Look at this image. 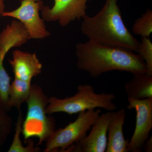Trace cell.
Segmentation results:
<instances>
[{
	"label": "cell",
	"mask_w": 152,
	"mask_h": 152,
	"mask_svg": "<svg viewBox=\"0 0 152 152\" xmlns=\"http://www.w3.org/2000/svg\"><path fill=\"white\" fill-rule=\"evenodd\" d=\"M15 78L31 82L32 79L41 74L42 65L35 53L14 50L12 59L9 60Z\"/></svg>",
	"instance_id": "cell-10"
},
{
	"label": "cell",
	"mask_w": 152,
	"mask_h": 152,
	"mask_svg": "<svg viewBox=\"0 0 152 152\" xmlns=\"http://www.w3.org/2000/svg\"><path fill=\"white\" fill-rule=\"evenodd\" d=\"M27 112L22 125V134L25 142L32 137L39 139L38 145L47 141L56 130V121L53 117L48 116L46 108L49 98L44 93L42 87L31 84V92L26 102Z\"/></svg>",
	"instance_id": "cell-4"
},
{
	"label": "cell",
	"mask_w": 152,
	"mask_h": 152,
	"mask_svg": "<svg viewBox=\"0 0 152 152\" xmlns=\"http://www.w3.org/2000/svg\"><path fill=\"white\" fill-rule=\"evenodd\" d=\"M5 9V7L4 3V0H0V18L3 17V14L4 12Z\"/></svg>",
	"instance_id": "cell-20"
},
{
	"label": "cell",
	"mask_w": 152,
	"mask_h": 152,
	"mask_svg": "<svg viewBox=\"0 0 152 152\" xmlns=\"http://www.w3.org/2000/svg\"><path fill=\"white\" fill-rule=\"evenodd\" d=\"M75 54L78 69L86 71L93 77L113 71L133 75L147 72L146 66L142 57L127 49L88 40L76 45Z\"/></svg>",
	"instance_id": "cell-1"
},
{
	"label": "cell",
	"mask_w": 152,
	"mask_h": 152,
	"mask_svg": "<svg viewBox=\"0 0 152 152\" xmlns=\"http://www.w3.org/2000/svg\"><path fill=\"white\" fill-rule=\"evenodd\" d=\"M127 101V108L136 112L135 128L129 142L128 152H141L152 129V97L142 100L129 98Z\"/></svg>",
	"instance_id": "cell-7"
},
{
	"label": "cell",
	"mask_w": 152,
	"mask_h": 152,
	"mask_svg": "<svg viewBox=\"0 0 152 152\" xmlns=\"http://www.w3.org/2000/svg\"><path fill=\"white\" fill-rule=\"evenodd\" d=\"M126 116L124 108L111 112L108 125L106 152H128L129 140L125 139L123 130Z\"/></svg>",
	"instance_id": "cell-11"
},
{
	"label": "cell",
	"mask_w": 152,
	"mask_h": 152,
	"mask_svg": "<svg viewBox=\"0 0 152 152\" xmlns=\"http://www.w3.org/2000/svg\"><path fill=\"white\" fill-rule=\"evenodd\" d=\"M111 112L100 114L89 134L70 147L66 152H104L107 144V127Z\"/></svg>",
	"instance_id": "cell-9"
},
{
	"label": "cell",
	"mask_w": 152,
	"mask_h": 152,
	"mask_svg": "<svg viewBox=\"0 0 152 152\" xmlns=\"http://www.w3.org/2000/svg\"><path fill=\"white\" fill-rule=\"evenodd\" d=\"M23 121V117L21 110H19L18 115L16 123L15 132L13 140L9 148L8 152H39L41 149L37 146L35 147L34 142L31 139L26 141L28 143L26 146H24L20 138L22 132V125Z\"/></svg>",
	"instance_id": "cell-14"
},
{
	"label": "cell",
	"mask_w": 152,
	"mask_h": 152,
	"mask_svg": "<svg viewBox=\"0 0 152 152\" xmlns=\"http://www.w3.org/2000/svg\"><path fill=\"white\" fill-rule=\"evenodd\" d=\"M101 112L99 109H92L79 113L73 122L53 132L47 140L44 152H66L87 135Z\"/></svg>",
	"instance_id": "cell-5"
},
{
	"label": "cell",
	"mask_w": 152,
	"mask_h": 152,
	"mask_svg": "<svg viewBox=\"0 0 152 152\" xmlns=\"http://www.w3.org/2000/svg\"><path fill=\"white\" fill-rule=\"evenodd\" d=\"M35 1H40V0H34Z\"/></svg>",
	"instance_id": "cell-21"
},
{
	"label": "cell",
	"mask_w": 152,
	"mask_h": 152,
	"mask_svg": "<svg viewBox=\"0 0 152 152\" xmlns=\"http://www.w3.org/2000/svg\"><path fill=\"white\" fill-rule=\"evenodd\" d=\"M4 61L0 58V107L9 112L12 109L9 103L11 78L4 67Z\"/></svg>",
	"instance_id": "cell-15"
},
{
	"label": "cell",
	"mask_w": 152,
	"mask_h": 152,
	"mask_svg": "<svg viewBox=\"0 0 152 152\" xmlns=\"http://www.w3.org/2000/svg\"><path fill=\"white\" fill-rule=\"evenodd\" d=\"M142 149L146 152H152V137L151 136L147 139L143 145Z\"/></svg>",
	"instance_id": "cell-19"
},
{
	"label": "cell",
	"mask_w": 152,
	"mask_h": 152,
	"mask_svg": "<svg viewBox=\"0 0 152 152\" xmlns=\"http://www.w3.org/2000/svg\"><path fill=\"white\" fill-rule=\"evenodd\" d=\"M31 82L22 80L15 78L9 89V105L21 110L22 104L26 102L31 92Z\"/></svg>",
	"instance_id": "cell-13"
},
{
	"label": "cell",
	"mask_w": 152,
	"mask_h": 152,
	"mask_svg": "<svg viewBox=\"0 0 152 152\" xmlns=\"http://www.w3.org/2000/svg\"><path fill=\"white\" fill-rule=\"evenodd\" d=\"M133 78L125 85L128 98L142 100L152 97V76L146 73L133 75Z\"/></svg>",
	"instance_id": "cell-12"
},
{
	"label": "cell",
	"mask_w": 152,
	"mask_h": 152,
	"mask_svg": "<svg viewBox=\"0 0 152 152\" xmlns=\"http://www.w3.org/2000/svg\"><path fill=\"white\" fill-rule=\"evenodd\" d=\"M115 99V96L113 93L97 94L92 86L80 85L77 87V92L72 96L63 99L54 96L49 98L46 113L49 115L58 113L72 115L96 108L113 111L118 108L113 102Z\"/></svg>",
	"instance_id": "cell-3"
},
{
	"label": "cell",
	"mask_w": 152,
	"mask_h": 152,
	"mask_svg": "<svg viewBox=\"0 0 152 152\" xmlns=\"http://www.w3.org/2000/svg\"><path fill=\"white\" fill-rule=\"evenodd\" d=\"M43 6L41 1L22 0L19 7L14 10L4 11L3 17L14 18L20 22L28 33L30 39H42L50 35L39 15Z\"/></svg>",
	"instance_id": "cell-6"
},
{
	"label": "cell",
	"mask_w": 152,
	"mask_h": 152,
	"mask_svg": "<svg viewBox=\"0 0 152 152\" xmlns=\"http://www.w3.org/2000/svg\"><path fill=\"white\" fill-rule=\"evenodd\" d=\"M88 0H54L52 7L43 6L42 18L45 21L58 22L64 27L76 20H80L86 15Z\"/></svg>",
	"instance_id": "cell-8"
},
{
	"label": "cell",
	"mask_w": 152,
	"mask_h": 152,
	"mask_svg": "<svg viewBox=\"0 0 152 152\" xmlns=\"http://www.w3.org/2000/svg\"><path fill=\"white\" fill-rule=\"evenodd\" d=\"M117 1L106 0L97 14L92 17L86 15L83 18L81 31L89 40L138 53L140 42L125 26Z\"/></svg>",
	"instance_id": "cell-2"
},
{
	"label": "cell",
	"mask_w": 152,
	"mask_h": 152,
	"mask_svg": "<svg viewBox=\"0 0 152 152\" xmlns=\"http://www.w3.org/2000/svg\"><path fill=\"white\" fill-rule=\"evenodd\" d=\"M133 33L141 37L149 38L152 32V11L148 9L136 20L132 28Z\"/></svg>",
	"instance_id": "cell-16"
},
{
	"label": "cell",
	"mask_w": 152,
	"mask_h": 152,
	"mask_svg": "<svg viewBox=\"0 0 152 152\" xmlns=\"http://www.w3.org/2000/svg\"><path fill=\"white\" fill-rule=\"evenodd\" d=\"M138 53L146 64L147 75L152 76V43L148 37H142Z\"/></svg>",
	"instance_id": "cell-18"
},
{
	"label": "cell",
	"mask_w": 152,
	"mask_h": 152,
	"mask_svg": "<svg viewBox=\"0 0 152 152\" xmlns=\"http://www.w3.org/2000/svg\"><path fill=\"white\" fill-rule=\"evenodd\" d=\"M7 111L0 107V151L12 132V119Z\"/></svg>",
	"instance_id": "cell-17"
}]
</instances>
